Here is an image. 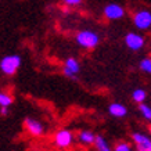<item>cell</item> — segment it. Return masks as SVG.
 I'll return each instance as SVG.
<instances>
[{"instance_id":"obj_11","label":"cell","mask_w":151,"mask_h":151,"mask_svg":"<svg viewBox=\"0 0 151 151\" xmlns=\"http://www.w3.org/2000/svg\"><path fill=\"white\" fill-rule=\"evenodd\" d=\"M78 140L83 144H94V140H96V134L90 130H82L79 132L78 134Z\"/></svg>"},{"instance_id":"obj_3","label":"cell","mask_w":151,"mask_h":151,"mask_svg":"<svg viewBox=\"0 0 151 151\" xmlns=\"http://www.w3.org/2000/svg\"><path fill=\"white\" fill-rule=\"evenodd\" d=\"M133 24L137 29L146 31L151 27V11L148 10H140L133 15Z\"/></svg>"},{"instance_id":"obj_15","label":"cell","mask_w":151,"mask_h":151,"mask_svg":"<svg viewBox=\"0 0 151 151\" xmlns=\"http://www.w3.org/2000/svg\"><path fill=\"white\" fill-rule=\"evenodd\" d=\"M139 111H140V114H142L146 119L151 121V107H150V105H147V104H144V103H142V104H140V107H139Z\"/></svg>"},{"instance_id":"obj_4","label":"cell","mask_w":151,"mask_h":151,"mask_svg":"<svg viewBox=\"0 0 151 151\" xmlns=\"http://www.w3.org/2000/svg\"><path fill=\"white\" fill-rule=\"evenodd\" d=\"M24 126L27 129L29 134H32L35 137H40L45 134L46 132V128H45V125L42 124L40 121H37V119H33V118H25L24 121Z\"/></svg>"},{"instance_id":"obj_17","label":"cell","mask_w":151,"mask_h":151,"mask_svg":"<svg viewBox=\"0 0 151 151\" xmlns=\"http://www.w3.org/2000/svg\"><path fill=\"white\" fill-rule=\"evenodd\" d=\"M114 151H132V147L129 146L128 143L121 142V143H118V144L115 146Z\"/></svg>"},{"instance_id":"obj_7","label":"cell","mask_w":151,"mask_h":151,"mask_svg":"<svg viewBox=\"0 0 151 151\" xmlns=\"http://www.w3.org/2000/svg\"><path fill=\"white\" fill-rule=\"evenodd\" d=\"M103 14H104V17L107 19H110V21H116V19H121L125 15V10L122 6L111 3V4H107L104 7Z\"/></svg>"},{"instance_id":"obj_9","label":"cell","mask_w":151,"mask_h":151,"mask_svg":"<svg viewBox=\"0 0 151 151\" xmlns=\"http://www.w3.org/2000/svg\"><path fill=\"white\" fill-rule=\"evenodd\" d=\"M132 139L139 151H151V139L148 136L136 132L132 134Z\"/></svg>"},{"instance_id":"obj_13","label":"cell","mask_w":151,"mask_h":151,"mask_svg":"<svg viewBox=\"0 0 151 151\" xmlns=\"http://www.w3.org/2000/svg\"><path fill=\"white\" fill-rule=\"evenodd\" d=\"M146 97H147V93H146V90H143V89H136V90L132 93L133 101H136V103H139V104L144 103Z\"/></svg>"},{"instance_id":"obj_6","label":"cell","mask_w":151,"mask_h":151,"mask_svg":"<svg viewBox=\"0 0 151 151\" xmlns=\"http://www.w3.org/2000/svg\"><path fill=\"white\" fill-rule=\"evenodd\" d=\"M81 71V65L79 61L73 57H69L64 61V67H63V73L69 79H76V75Z\"/></svg>"},{"instance_id":"obj_19","label":"cell","mask_w":151,"mask_h":151,"mask_svg":"<svg viewBox=\"0 0 151 151\" xmlns=\"http://www.w3.org/2000/svg\"><path fill=\"white\" fill-rule=\"evenodd\" d=\"M0 115H3V116L9 115V107H0Z\"/></svg>"},{"instance_id":"obj_14","label":"cell","mask_w":151,"mask_h":151,"mask_svg":"<svg viewBox=\"0 0 151 151\" xmlns=\"http://www.w3.org/2000/svg\"><path fill=\"white\" fill-rule=\"evenodd\" d=\"M13 104V96L6 92H0V107H10Z\"/></svg>"},{"instance_id":"obj_20","label":"cell","mask_w":151,"mask_h":151,"mask_svg":"<svg viewBox=\"0 0 151 151\" xmlns=\"http://www.w3.org/2000/svg\"><path fill=\"white\" fill-rule=\"evenodd\" d=\"M150 133H151V126H150Z\"/></svg>"},{"instance_id":"obj_5","label":"cell","mask_w":151,"mask_h":151,"mask_svg":"<svg viewBox=\"0 0 151 151\" xmlns=\"http://www.w3.org/2000/svg\"><path fill=\"white\" fill-rule=\"evenodd\" d=\"M73 142V134L68 129H61L54 134V143L55 146L60 148H67L72 144Z\"/></svg>"},{"instance_id":"obj_16","label":"cell","mask_w":151,"mask_h":151,"mask_svg":"<svg viewBox=\"0 0 151 151\" xmlns=\"http://www.w3.org/2000/svg\"><path fill=\"white\" fill-rule=\"evenodd\" d=\"M140 69L146 73H151V58H143L140 61Z\"/></svg>"},{"instance_id":"obj_10","label":"cell","mask_w":151,"mask_h":151,"mask_svg":"<svg viewBox=\"0 0 151 151\" xmlns=\"http://www.w3.org/2000/svg\"><path fill=\"white\" fill-rule=\"evenodd\" d=\"M108 112H110L112 116L115 118H124L125 115L128 114V110H126V107L124 104H121V103H112L110 104L108 107Z\"/></svg>"},{"instance_id":"obj_8","label":"cell","mask_w":151,"mask_h":151,"mask_svg":"<svg viewBox=\"0 0 151 151\" xmlns=\"http://www.w3.org/2000/svg\"><path fill=\"white\" fill-rule=\"evenodd\" d=\"M125 45L133 51H137L140 49H143L144 46V37L139 33H134V32H130L125 36Z\"/></svg>"},{"instance_id":"obj_12","label":"cell","mask_w":151,"mask_h":151,"mask_svg":"<svg viewBox=\"0 0 151 151\" xmlns=\"http://www.w3.org/2000/svg\"><path fill=\"white\" fill-rule=\"evenodd\" d=\"M94 146H96L97 151H112L111 150V147H110V144H108V142H107L103 136H96Z\"/></svg>"},{"instance_id":"obj_1","label":"cell","mask_w":151,"mask_h":151,"mask_svg":"<svg viewBox=\"0 0 151 151\" xmlns=\"http://www.w3.org/2000/svg\"><path fill=\"white\" fill-rule=\"evenodd\" d=\"M75 40H76V43H78L81 47L90 50V49L97 47V45L100 43V36H99L94 31L85 29V31H81V32L76 33Z\"/></svg>"},{"instance_id":"obj_18","label":"cell","mask_w":151,"mask_h":151,"mask_svg":"<svg viewBox=\"0 0 151 151\" xmlns=\"http://www.w3.org/2000/svg\"><path fill=\"white\" fill-rule=\"evenodd\" d=\"M83 0H63V3H64L67 7H78V6L82 4Z\"/></svg>"},{"instance_id":"obj_2","label":"cell","mask_w":151,"mask_h":151,"mask_svg":"<svg viewBox=\"0 0 151 151\" xmlns=\"http://www.w3.org/2000/svg\"><path fill=\"white\" fill-rule=\"evenodd\" d=\"M21 63H22V60L18 54L4 55L0 60V71L7 76H11L18 71V68L21 67Z\"/></svg>"}]
</instances>
